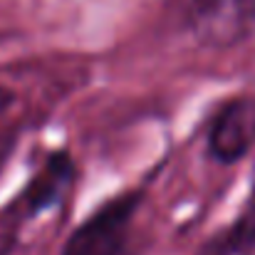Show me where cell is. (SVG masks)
I'll use <instances>...</instances> for the list:
<instances>
[{"label": "cell", "mask_w": 255, "mask_h": 255, "mask_svg": "<svg viewBox=\"0 0 255 255\" xmlns=\"http://www.w3.org/2000/svg\"><path fill=\"white\" fill-rule=\"evenodd\" d=\"M255 253V196L233 223L208 238L198 255H253Z\"/></svg>", "instance_id": "cell-5"}, {"label": "cell", "mask_w": 255, "mask_h": 255, "mask_svg": "<svg viewBox=\"0 0 255 255\" xmlns=\"http://www.w3.org/2000/svg\"><path fill=\"white\" fill-rule=\"evenodd\" d=\"M30 221L27 208L22 206L20 196L15 201H10L7 206L0 208V255H12L17 243H20V233L22 226Z\"/></svg>", "instance_id": "cell-6"}, {"label": "cell", "mask_w": 255, "mask_h": 255, "mask_svg": "<svg viewBox=\"0 0 255 255\" xmlns=\"http://www.w3.org/2000/svg\"><path fill=\"white\" fill-rule=\"evenodd\" d=\"M12 102H15V94H12V89L5 85H0V117L12 107Z\"/></svg>", "instance_id": "cell-8"}, {"label": "cell", "mask_w": 255, "mask_h": 255, "mask_svg": "<svg viewBox=\"0 0 255 255\" xmlns=\"http://www.w3.org/2000/svg\"><path fill=\"white\" fill-rule=\"evenodd\" d=\"M17 139H20V131H17V129H12V127L2 129V127H0V176H2V171L7 166L10 156L15 154Z\"/></svg>", "instance_id": "cell-7"}, {"label": "cell", "mask_w": 255, "mask_h": 255, "mask_svg": "<svg viewBox=\"0 0 255 255\" xmlns=\"http://www.w3.org/2000/svg\"><path fill=\"white\" fill-rule=\"evenodd\" d=\"M139 203L141 191L134 188L109 198L72 231L60 255H124Z\"/></svg>", "instance_id": "cell-2"}, {"label": "cell", "mask_w": 255, "mask_h": 255, "mask_svg": "<svg viewBox=\"0 0 255 255\" xmlns=\"http://www.w3.org/2000/svg\"><path fill=\"white\" fill-rule=\"evenodd\" d=\"M255 144V99H228L213 117L206 134V151L213 161L231 166L248 156Z\"/></svg>", "instance_id": "cell-3"}, {"label": "cell", "mask_w": 255, "mask_h": 255, "mask_svg": "<svg viewBox=\"0 0 255 255\" xmlns=\"http://www.w3.org/2000/svg\"><path fill=\"white\" fill-rule=\"evenodd\" d=\"M178 25L208 50H231L255 30V0H173Z\"/></svg>", "instance_id": "cell-1"}, {"label": "cell", "mask_w": 255, "mask_h": 255, "mask_svg": "<svg viewBox=\"0 0 255 255\" xmlns=\"http://www.w3.org/2000/svg\"><path fill=\"white\" fill-rule=\"evenodd\" d=\"M72 178H75V161H72V156L67 151H52L45 159V164L40 166V171L20 191V201L27 208L30 218H35L42 211L52 208L62 198V193L72 183Z\"/></svg>", "instance_id": "cell-4"}]
</instances>
